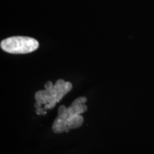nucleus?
Instances as JSON below:
<instances>
[{
	"label": "nucleus",
	"mask_w": 154,
	"mask_h": 154,
	"mask_svg": "<svg viewBox=\"0 0 154 154\" xmlns=\"http://www.w3.org/2000/svg\"><path fill=\"white\" fill-rule=\"evenodd\" d=\"M2 49L14 54H28L38 48V42L35 38L27 36H11L1 42Z\"/></svg>",
	"instance_id": "3"
},
{
	"label": "nucleus",
	"mask_w": 154,
	"mask_h": 154,
	"mask_svg": "<svg viewBox=\"0 0 154 154\" xmlns=\"http://www.w3.org/2000/svg\"><path fill=\"white\" fill-rule=\"evenodd\" d=\"M44 86L45 90L38 91L35 94L36 105L40 106L44 104V109H49L54 107L56 103L60 101L63 96L72 89V83L63 79L58 80L54 85L49 81Z\"/></svg>",
	"instance_id": "1"
},
{
	"label": "nucleus",
	"mask_w": 154,
	"mask_h": 154,
	"mask_svg": "<svg viewBox=\"0 0 154 154\" xmlns=\"http://www.w3.org/2000/svg\"><path fill=\"white\" fill-rule=\"evenodd\" d=\"M84 123V118L82 114H75L67 121L66 123V133L70 129H74L80 127Z\"/></svg>",
	"instance_id": "4"
},
{
	"label": "nucleus",
	"mask_w": 154,
	"mask_h": 154,
	"mask_svg": "<svg viewBox=\"0 0 154 154\" xmlns=\"http://www.w3.org/2000/svg\"><path fill=\"white\" fill-rule=\"evenodd\" d=\"M87 99L86 97H79L75 99L70 106L66 108L65 106H61L59 108L57 117L54 121L52 130L56 134L66 132V123L71 117L75 114H82L87 111V106L84 104Z\"/></svg>",
	"instance_id": "2"
}]
</instances>
